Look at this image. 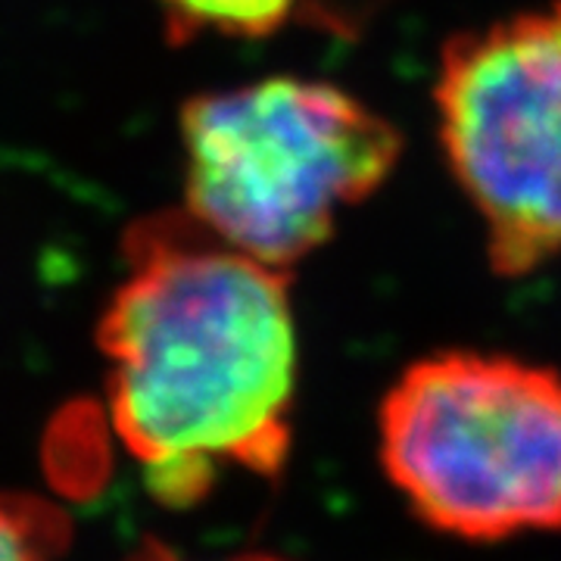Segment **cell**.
<instances>
[{"instance_id":"cell-1","label":"cell","mask_w":561,"mask_h":561,"mask_svg":"<svg viewBox=\"0 0 561 561\" xmlns=\"http://www.w3.org/2000/svg\"><path fill=\"white\" fill-rule=\"evenodd\" d=\"M101 321L110 419L147 490L191 508L225 471L278 478L290 456V275L181 216L128 234Z\"/></svg>"},{"instance_id":"cell-2","label":"cell","mask_w":561,"mask_h":561,"mask_svg":"<svg viewBox=\"0 0 561 561\" xmlns=\"http://www.w3.org/2000/svg\"><path fill=\"white\" fill-rule=\"evenodd\" d=\"M181 147L187 216L287 272L390 179L402 135L337 84L275 76L194 98Z\"/></svg>"},{"instance_id":"cell-3","label":"cell","mask_w":561,"mask_h":561,"mask_svg":"<svg viewBox=\"0 0 561 561\" xmlns=\"http://www.w3.org/2000/svg\"><path fill=\"white\" fill-rule=\"evenodd\" d=\"M381 465L421 522L471 542L561 527V375L437 353L409 365L378 412Z\"/></svg>"},{"instance_id":"cell-4","label":"cell","mask_w":561,"mask_h":561,"mask_svg":"<svg viewBox=\"0 0 561 561\" xmlns=\"http://www.w3.org/2000/svg\"><path fill=\"white\" fill-rule=\"evenodd\" d=\"M434 106L490 265L522 278L561 260V0L449 41Z\"/></svg>"},{"instance_id":"cell-5","label":"cell","mask_w":561,"mask_h":561,"mask_svg":"<svg viewBox=\"0 0 561 561\" xmlns=\"http://www.w3.org/2000/svg\"><path fill=\"white\" fill-rule=\"evenodd\" d=\"M172 35L265 38L309 13L316 0H153Z\"/></svg>"},{"instance_id":"cell-6","label":"cell","mask_w":561,"mask_h":561,"mask_svg":"<svg viewBox=\"0 0 561 561\" xmlns=\"http://www.w3.org/2000/svg\"><path fill=\"white\" fill-rule=\"evenodd\" d=\"M72 527L57 505L28 493H0V561H57Z\"/></svg>"},{"instance_id":"cell-7","label":"cell","mask_w":561,"mask_h":561,"mask_svg":"<svg viewBox=\"0 0 561 561\" xmlns=\"http://www.w3.org/2000/svg\"><path fill=\"white\" fill-rule=\"evenodd\" d=\"M128 561H187V559L179 556V552H172V549H165V546L147 542L138 556H131ZM231 561H284V559H275V556H241V559H231Z\"/></svg>"}]
</instances>
